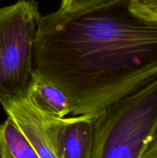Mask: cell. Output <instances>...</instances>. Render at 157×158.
Instances as JSON below:
<instances>
[{
  "instance_id": "cell-1",
  "label": "cell",
  "mask_w": 157,
  "mask_h": 158,
  "mask_svg": "<svg viewBox=\"0 0 157 158\" xmlns=\"http://www.w3.org/2000/svg\"><path fill=\"white\" fill-rule=\"evenodd\" d=\"M34 70L65 93L73 116L96 114L157 77V21L133 0L42 15Z\"/></svg>"
},
{
  "instance_id": "cell-2",
  "label": "cell",
  "mask_w": 157,
  "mask_h": 158,
  "mask_svg": "<svg viewBox=\"0 0 157 158\" xmlns=\"http://www.w3.org/2000/svg\"><path fill=\"white\" fill-rule=\"evenodd\" d=\"M157 133V77L95 115L91 158H141Z\"/></svg>"
},
{
  "instance_id": "cell-3",
  "label": "cell",
  "mask_w": 157,
  "mask_h": 158,
  "mask_svg": "<svg viewBox=\"0 0 157 158\" xmlns=\"http://www.w3.org/2000/svg\"><path fill=\"white\" fill-rule=\"evenodd\" d=\"M35 0L0 9V104L28 97L41 17Z\"/></svg>"
},
{
  "instance_id": "cell-4",
  "label": "cell",
  "mask_w": 157,
  "mask_h": 158,
  "mask_svg": "<svg viewBox=\"0 0 157 158\" xmlns=\"http://www.w3.org/2000/svg\"><path fill=\"white\" fill-rule=\"evenodd\" d=\"M8 117L21 130L39 158H60L58 133L62 119L45 114L29 97L2 105Z\"/></svg>"
},
{
  "instance_id": "cell-5",
  "label": "cell",
  "mask_w": 157,
  "mask_h": 158,
  "mask_svg": "<svg viewBox=\"0 0 157 158\" xmlns=\"http://www.w3.org/2000/svg\"><path fill=\"white\" fill-rule=\"evenodd\" d=\"M95 115L83 114L63 118L58 133L60 158H91Z\"/></svg>"
},
{
  "instance_id": "cell-6",
  "label": "cell",
  "mask_w": 157,
  "mask_h": 158,
  "mask_svg": "<svg viewBox=\"0 0 157 158\" xmlns=\"http://www.w3.org/2000/svg\"><path fill=\"white\" fill-rule=\"evenodd\" d=\"M28 97L40 110L55 118H65L71 113L70 101L65 93L35 70L32 74Z\"/></svg>"
},
{
  "instance_id": "cell-7",
  "label": "cell",
  "mask_w": 157,
  "mask_h": 158,
  "mask_svg": "<svg viewBox=\"0 0 157 158\" xmlns=\"http://www.w3.org/2000/svg\"><path fill=\"white\" fill-rule=\"evenodd\" d=\"M0 158H39L12 119L0 125Z\"/></svg>"
},
{
  "instance_id": "cell-8",
  "label": "cell",
  "mask_w": 157,
  "mask_h": 158,
  "mask_svg": "<svg viewBox=\"0 0 157 158\" xmlns=\"http://www.w3.org/2000/svg\"><path fill=\"white\" fill-rule=\"evenodd\" d=\"M116 0H62L58 10L63 13H75L104 6Z\"/></svg>"
},
{
  "instance_id": "cell-9",
  "label": "cell",
  "mask_w": 157,
  "mask_h": 158,
  "mask_svg": "<svg viewBox=\"0 0 157 158\" xmlns=\"http://www.w3.org/2000/svg\"><path fill=\"white\" fill-rule=\"evenodd\" d=\"M151 18L157 21V0H133Z\"/></svg>"
},
{
  "instance_id": "cell-10",
  "label": "cell",
  "mask_w": 157,
  "mask_h": 158,
  "mask_svg": "<svg viewBox=\"0 0 157 158\" xmlns=\"http://www.w3.org/2000/svg\"><path fill=\"white\" fill-rule=\"evenodd\" d=\"M141 158H157V133L146 148Z\"/></svg>"
}]
</instances>
